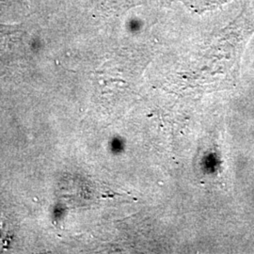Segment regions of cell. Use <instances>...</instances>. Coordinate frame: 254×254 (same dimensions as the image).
<instances>
[{
  "mask_svg": "<svg viewBox=\"0 0 254 254\" xmlns=\"http://www.w3.org/2000/svg\"><path fill=\"white\" fill-rule=\"evenodd\" d=\"M25 29L22 24L5 25L0 24V43L16 42L24 35Z\"/></svg>",
  "mask_w": 254,
  "mask_h": 254,
  "instance_id": "cell-1",
  "label": "cell"
},
{
  "mask_svg": "<svg viewBox=\"0 0 254 254\" xmlns=\"http://www.w3.org/2000/svg\"><path fill=\"white\" fill-rule=\"evenodd\" d=\"M188 7L196 11H206L209 9H217L218 7L227 4L233 0H182Z\"/></svg>",
  "mask_w": 254,
  "mask_h": 254,
  "instance_id": "cell-2",
  "label": "cell"
}]
</instances>
